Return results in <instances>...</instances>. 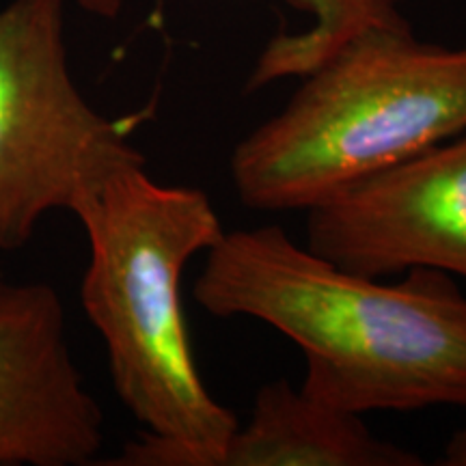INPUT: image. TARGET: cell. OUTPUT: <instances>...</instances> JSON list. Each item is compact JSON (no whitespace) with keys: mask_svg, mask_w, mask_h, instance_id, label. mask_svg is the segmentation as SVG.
<instances>
[{"mask_svg":"<svg viewBox=\"0 0 466 466\" xmlns=\"http://www.w3.org/2000/svg\"><path fill=\"white\" fill-rule=\"evenodd\" d=\"M441 464L445 466H466V428L458 430L447 442Z\"/></svg>","mask_w":466,"mask_h":466,"instance_id":"9c48e42d","label":"cell"},{"mask_svg":"<svg viewBox=\"0 0 466 466\" xmlns=\"http://www.w3.org/2000/svg\"><path fill=\"white\" fill-rule=\"evenodd\" d=\"M466 132V44L421 42L408 22L348 39L275 116L233 149L244 206L311 209L348 186Z\"/></svg>","mask_w":466,"mask_h":466,"instance_id":"3957f363","label":"cell"},{"mask_svg":"<svg viewBox=\"0 0 466 466\" xmlns=\"http://www.w3.org/2000/svg\"><path fill=\"white\" fill-rule=\"evenodd\" d=\"M307 247L363 277L466 279V132L307 209Z\"/></svg>","mask_w":466,"mask_h":466,"instance_id":"5b68a950","label":"cell"},{"mask_svg":"<svg viewBox=\"0 0 466 466\" xmlns=\"http://www.w3.org/2000/svg\"><path fill=\"white\" fill-rule=\"evenodd\" d=\"M67 3L0 9V253L25 247L46 214H76L110 175L145 162L130 121L102 115L76 85Z\"/></svg>","mask_w":466,"mask_h":466,"instance_id":"277c9868","label":"cell"},{"mask_svg":"<svg viewBox=\"0 0 466 466\" xmlns=\"http://www.w3.org/2000/svg\"><path fill=\"white\" fill-rule=\"evenodd\" d=\"M104 417L69 350L61 296L0 279V466H85Z\"/></svg>","mask_w":466,"mask_h":466,"instance_id":"8992f818","label":"cell"},{"mask_svg":"<svg viewBox=\"0 0 466 466\" xmlns=\"http://www.w3.org/2000/svg\"><path fill=\"white\" fill-rule=\"evenodd\" d=\"M195 299L217 318L270 324L302 350V391L341 410L466 408V296L447 272L404 281L343 270L279 225L223 233Z\"/></svg>","mask_w":466,"mask_h":466,"instance_id":"6da1fadb","label":"cell"},{"mask_svg":"<svg viewBox=\"0 0 466 466\" xmlns=\"http://www.w3.org/2000/svg\"><path fill=\"white\" fill-rule=\"evenodd\" d=\"M74 217L89 242L83 309L106 346L116 395L145 428L110 464L208 466L240 421L199 374L182 277L223 238L218 212L203 190L156 182L138 162L110 175Z\"/></svg>","mask_w":466,"mask_h":466,"instance_id":"7a4b0ae2","label":"cell"},{"mask_svg":"<svg viewBox=\"0 0 466 466\" xmlns=\"http://www.w3.org/2000/svg\"><path fill=\"white\" fill-rule=\"evenodd\" d=\"M86 14L115 17L124 9L126 0H69ZM294 9L305 11L311 25L299 33H279L272 37L255 63L247 89L258 91L261 86L285 78H302L316 69L348 39L371 26L398 25L401 15V0H285Z\"/></svg>","mask_w":466,"mask_h":466,"instance_id":"ba28073f","label":"cell"},{"mask_svg":"<svg viewBox=\"0 0 466 466\" xmlns=\"http://www.w3.org/2000/svg\"><path fill=\"white\" fill-rule=\"evenodd\" d=\"M417 453L382 441L357 412L341 410L288 380L259 389L248 423L208 466H419Z\"/></svg>","mask_w":466,"mask_h":466,"instance_id":"52a82bcc","label":"cell"}]
</instances>
